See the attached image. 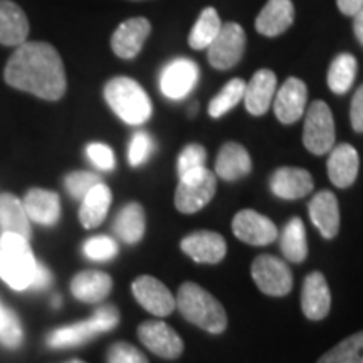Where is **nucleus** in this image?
Listing matches in <instances>:
<instances>
[{"label":"nucleus","instance_id":"obj_40","mask_svg":"<svg viewBox=\"0 0 363 363\" xmlns=\"http://www.w3.org/2000/svg\"><path fill=\"white\" fill-rule=\"evenodd\" d=\"M108 363H148L147 357L143 355L133 345L118 342L111 345L106 355Z\"/></svg>","mask_w":363,"mask_h":363},{"label":"nucleus","instance_id":"obj_27","mask_svg":"<svg viewBox=\"0 0 363 363\" xmlns=\"http://www.w3.org/2000/svg\"><path fill=\"white\" fill-rule=\"evenodd\" d=\"M111 190L106 185L98 184L89 190L83 199L79 208V220L86 229H94L106 219L108 211L111 206Z\"/></svg>","mask_w":363,"mask_h":363},{"label":"nucleus","instance_id":"obj_36","mask_svg":"<svg viewBox=\"0 0 363 363\" xmlns=\"http://www.w3.org/2000/svg\"><path fill=\"white\" fill-rule=\"evenodd\" d=\"M155 152V140L147 131H138L131 136L128 147V162L131 167H142Z\"/></svg>","mask_w":363,"mask_h":363},{"label":"nucleus","instance_id":"obj_4","mask_svg":"<svg viewBox=\"0 0 363 363\" xmlns=\"http://www.w3.org/2000/svg\"><path fill=\"white\" fill-rule=\"evenodd\" d=\"M35 261L33 249L26 238L4 233L0 238V278L17 291H24L33 283Z\"/></svg>","mask_w":363,"mask_h":363},{"label":"nucleus","instance_id":"obj_26","mask_svg":"<svg viewBox=\"0 0 363 363\" xmlns=\"http://www.w3.org/2000/svg\"><path fill=\"white\" fill-rule=\"evenodd\" d=\"M113 288L110 274L103 271H83L71 281V293L83 303H99Z\"/></svg>","mask_w":363,"mask_h":363},{"label":"nucleus","instance_id":"obj_28","mask_svg":"<svg viewBox=\"0 0 363 363\" xmlns=\"http://www.w3.org/2000/svg\"><path fill=\"white\" fill-rule=\"evenodd\" d=\"M147 219H145V211L138 202H130L118 212L115 224V234L126 244L140 242L145 234Z\"/></svg>","mask_w":363,"mask_h":363},{"label":"nucleus","instance_id":"obj_25","mask_svg":"<svg viewBox=\"0 0 363 363\" xmlns=\"http://www.w3.org/2000/svg\"><path fill=\"white\" fill-rule=\"evenodd\" d=\"M251 169V157L242 145L230 142L220 148L216 160V177L225 182H234L246 177Z\"/></svg>","mask_w":363,"mask_h":363},{"label":"nucleus","instance_id":"obj_18","mask_svg":"<svg viewBox=\"0 0 363 363\" xmlns=\"http://www.w3.org/2000/svg\"><path fill=\"white\" fill-rule=\"evenodd\" d=\"M331 306V294L326 278L321 272H311L306 276L301 291V308L306 318L320 321L328 316Z\"/></svg>","mask_w":363,"mask_h":363},{"label":"nucleus","instance_id":"obj_34","mask_svg":"<svg viewBox=\"0 0 363 363\" xmlns=\"http://www.w3.org/2000/svg\"><path fill=\"white\" fill-rule=\"evenodd\" d=\"M316 363H363V331L345 338Z\"/></svg>","mask_w":363,"mask_h":363},{"label":"nucleus","instance_id":"obj_21","mask_svg":"<svg viewBox=\"0 0 363 363\" xmlns=\"http://www.w3.org/2000/svg\"><path fill=\"white\" fill-rule=\"evenodd\" d=\"M328 175L333 185L340 189H348L357 180L360 169V157L352 145L342 143L330 150Z\"/></svg>","mask_w":363,"mask_h":363},{"label":"nucleus","instance_id":"obj_1","mask_svg":"<svg viewBox=\"0 0 363 363\" xmlns=\"http://www.w3.org/2000/svg\"><path fill=\"white\" fill-rule=\"evenodd\" d=\"M6 83L45 101L65 96L67 81L62 59L48 43H24L9 59Z\"/></svg>","mask_w":363,"mask_h":363},{"label":"nucleus","instance_id":"obj_39","mask_svg":"<svg viewBox=\"0 0 363 363\" xmlns=\"http://www.w3.org/2000/svg\"><path fill=\"white\" fill-rule=\"evenodd\" d=\"M207 162V152L201 145L192 143L187 145L177 160V170H179V177L189 174V172L203 169Z\"/></svg>","mask_w":363,"mask_h":363},{"label":"nucleus","instance_id":"obj_16","mask_svg":"<svg viewBox=\"0 0 363 363\" xmlns=\"http://www.w3.org/2000/svg\"><path fill=\"white\" fill-rule=\"evenodd\" d=\"M182 251L202 264H217L224 259L227 252L225 239L212 230H197L182 239Z\"/></svg>","mask_w":363,"mask_h":363},{"label":"nucleus","instance_id":"obj_10","mask_svg":"<svg viewBox=\"0 0 363 363\" xmlns=\"http://www.w3.org/2000/svg\"><path fill=\"white\" fill-rule=\"evenodd\" d=\"M199 76H201V72H199V66L194 61L187 57H177L160 72L162 94L165 98L174 99V101L184 99L189 96V93H192Z\"/></svg>","mask_w":363,"mask_h":363},{"label":"nucleus","instance_id":"obj_49","mask_svg":"<svg viewBox=\"0 0 363 363\" xmlns=\"http://www.w3.org/2000/svg\"><path fill=\"white\" fill-rule=\"evenodd\" d=\"M66 363H86V362H81V360H71V362H66Z\"/></svg>","mask_w":363,"mask_h":363},{"label":"nucleus","instance_id":"obj_11","mask_svg":"<svg viewBox=\"0 0 363 363\" xmlns=\"http://www.w3.org/2000/svg\"><path fill=\"white\" fill-rule=\"evenodd\" d=\"M138 338L150 352L167 360H175L184 352L179 333L163 321H145L138 326Z\"/></svg>","mask_w":363,"mask_h":363},{"label":"nucleus","instance_id":"obj_20","mask_svg":"<svg viewBox=\"0 0 363 363\" xmlns=\"http://www.w3.org/2000/svg\"><path fill=\"white\" fill-rule=\"evenodd\" d=\"M276 86H278V78L271 69L254 72L251 81L246 84V93L242 99L246 110L254 116L264 115L276 94Z\"/></svg>","mask_w":363,"mask_h":363},{"label":"nucleus","instance_id":"obj_38","mask_svg":"<svg viewBox=\"0 0 363 363\" xmlns=\"http://www.w3.org/2000/svg\"><path fill=\"white\" fill-rule=\"evenodd\" d=\"M22 338H24V333H22L19 318L12 310L6 308L0 320V342L7 348H17L22 343Z\"/></svg>","mask_w":363,"mask_h":363},{"label":"nucleus","instance_id":"obj_47","mask_svg":"<svg viewBox=\"0 0 363 363\" xmlns=\"http://www.w3.org/2000/svg\"><path fill=\"white\" fill-rule=\"evenodd\" d=\"M197 108H199V104H197V103L190 104V110H189V115H195V113H197Z\"/></svg>","mask_w":363,"mask_h":363},{"label":"nucleus","instance_id":"obj_37","mask_svg":"<svg viewBox=\"0 0 363 363\" xmlns=\"http://www.w3.org/2000/svg\"><path fill=\"white\" fill-rule=\"evenodd\" d=\"M101 184V179L91 172H72L65 179L66 190L76 201H83L94 185Z\"/></svg>","mask_w":363,"mask_h":363},{"label":"nucleus","instance_id":"obj_23","mask_svg":"<svg viewBox=\"0 0 363 363\" xmlns=\"http://www.w3.org/2000/svg\"><path fill=\"white\" fill-rule=\"evenodd\" d=\"M294 6L291 0H267L256 19V30L266 38L286 33L293 26Z\"/></svg>","mask_w":363,"mask_h":363},{"label":"nucleus","instance_id":"obj_12","mask_svg":"<svg viewBox=\"0 0 363 363\" xmlns=\"http://www.w3.org/2000/svg\"><path fill=\"white\" fill-rule=\"evenodd\" d=\"M133 296L145 310L155 316H169L177 308L175 296L162 281L152 276H140L131 284Z\"/></svg>","mask_w":363,"mask_h":363},{"label":"nucleus","instance_id":"obj_19","mask_svg":"<svg viewBox=\"0 0 363 363\" xmlns=\"http://www.w3.org/2000/svg\"><path fill=\"white\" fill-rule=\"evenodd\" d=\"M310 219L325 239H333L340 230V207L337 195L321 190L308 203Z\"/></svg>","mask_w":363,"mask_h":363},{"label":"nucleus","instance_id":"obj_22","mask_svg":"<svg viewBox=\"0 0 363 363\" xmlns=\"http://www.w3.org/2000/svg\"><path fill=\"white\" fill-rule=\"evenodd\" d=\"M22 203H24L29 220H34L35 224L52 227L61 217V201H59V195L51 190L30 189Z\"/></svg>","mask_w":363,"mask_h":363},{"label":"nucleus","instance_id":"obj_13","mask_svg":"<svg viewBox=\"0 0 363 363\" xmlns=\"http://www.w3.org/2000/svg\"><path fill=\"white\" fill-rule=\"evenodd\" d=\"M235 238L251 246H267L278 239V227L256 211H240L233 220Z\"/></svg>","mask_w":363,"mask_h":363},{"label":"nucleus","instance_id":"obj_43","mask_svg":"<svg viewBox=\"0 0 363 363\" xmlns=\"http://www.w3.org/2000/svg\"><path fill=\"white\" fill-rule=\"evenodd\" d=\"M51 283H52V274L49 272L48 267H45L44 264H39V262H38V267H35V272H34L33 283H30V288L35 289V291H40V289L49 288Z\"/></svg>","mask_w":363,"mask_h":363},{"label":"nucleus","instance_id":"obj_32","mask_svg":"<svg viewBox=\"0 0 363 363\" xmlns=\"http://www.w3.org/2000/svg\"><path fill=\"white\" fill-rule=\"evenodd\" d=\"M357 59L352 54L343 52L333 59L328 69V86L335 94H345L350 91L357 76Z\"/></svg>","mask_w":363,"mask_h":363},{"label":"nucleus","instance_id":"obj_41","mask_svg":"<svg viewBox=\"0 0 363 363\" xmlns=\"http://www.w3.org/2000/svg\"><path fill=\"white\" fill-rule=\"evenodd\" d=\"M86 155H88L91 163L101 172H111L116 165L115 153L104 143H89L86 147Z\"/></svg>","mask_w":363,"mask_h":363},{"label":"nucleus","instance_id":"obj_2","mask_svg":"<svg viewBox=\"0 0 363 363\" xmlns=\"http://www.w3.org/2000/svg\"><path fill=\"white\" fill-rule=\"evenodd\" d=\"M175 305L182 316L199 328L212 335H219L227 326L225 310L211 293L197 283H184L175 298Z\"/></svg>","mask_w":363,"mask_h":363},{"label":"nucleus","instance_id":"obj_17","mask_svg":"<svg viewBox=\"0 0 363 363\" xmlns=\"http://www.w3.org/2000/svg\"><path fill=\"white\" fill-rule=\"evenodd\" d=\"M271 192L276 197L284 199V201H296V199L306 197L313 192V177L305 169H296V167H283L271 175L269 180Z\"/></svg>","mask_w":363,"mask_h":363},{"label":"nucleus","instance_id":"obj_6","mask_svg":"<svg viewBox=\"0 0 363 363\" xmlns=\"http://www.w3.org/2000/svg\"><path fill=\"white\" fill-rule=\"evenodd\" d=\"M217 190V177L203 169L180 175L175 190V207L182 214H195L212 201Z\"/></svg>","mask_w":363,"mask_h":363},{"label":"nucleus","instance_id":"obj_33","mask_svg":"<svg viewBox=\"0 0 363 363\" xmlns=\"http://www.w3.org/2000/svg\"><path fill=\"white\" fill-rule=\"evenodd\" d=\"M244 93H246V83L240 78L230 79L208 103V115L212 118L224 116L242 101Z\"/></svg>","mask_w":363,"mask_h":363},{"label":"nucleus","instance_id":"obj_24","mask_svg":"<svg viewBox=\"0 0 363 363\" xmlns=\"http://www.w3.org/2000/svg\"><path fill=\"white\" fill-rule=\"evenodd\" d=\"M29 35V21L17 4L0 0V44L22 45Z\"/></svg>","mask_w":363,"mask_h":363},{"label":"nucleus","instance_id":"obj_45","mask_svg":"<svg viewBox=\"0 0 363 363\" xmlns=\"http://www.w3.org/2000/svg\"><path fill=\"white\" fill-rule=\"evenodd\" d=\"M353 30H355L357 39L360 40V44L363 45V9L353 16Z\"/></svg>","mask_w":363,"mask_h":363},{"label":"nucleus","instance_id":"obj_42","mask_svg":"<svg viewBox=\"0 0 363 363\" xmlns=\"http://www.w3.org/2000/svg\"><path fill=\"white\" fill-rule=\"evenodd\" d=\"M352 126L357 133H363V84L353 94L352 108H350Z\"/></svg>","mask_w":363,"mask_h":363},{"label":"nucleus","instance_id":"obj_48","mask_svg":"<svg viewBox=\"0 0 363 363\" xmlns=\"http://www.w3.org/2000/svg\"><path fill=\"white\" fill-rule=\"evenodd\" d=\"M4 311H6V306H4L2 303H0V320H2V316H4Z\"/></svg>","mask_w":363,"mask_h":363},{"label":"nucleus","instance_id":"obj_31","mask_svg":"<svg viewBox=\"0 0 363 363\" xmlns=\"http://www.w3.org/2000/svg\"><path fill=\"white\" fill-rule=\"evenodd\" d=\"M281 251L286 259L291 262H303L308 256V240L305 224L299 217H293L286 224L281 234Z\"/></svg>","mask_w":363,"mask_h":363},{"label":"nucleus","instance_id":"obj_5","mask_svg":"<svg viewBox=\"0 0 363 363\" xmlns=\"http://www.w3.org/2000/svg\"><path fill=\"white\" fill-rule=\"evenodd\" d=\"M118 323H120V313L115 306H99L89 320L61 326V328L51 331L48 335V347L56 348V350L79 347V345H84L89 340L96 338L98 335L116 328Z\"/></svg>","mask_w":363,"mask_h":363},{"label":"nucleus","instance_id":"obj_8","mask_svg":"<svg viewBox=\"0 0 363 363\" xmlns=\"http://www.w3.org/2000/svg\"><path fill=\"white\" fill-rule=\"evenodd\" d=\"M252 279L267 296H286L293 288V274L288 264L271 254H261L252 262Z\"/></svg>","mask_w":363,"mask_h":363},{"label":"nucleus","instance_id":"obj_29","mask_svg":"<svg viewBox=\"0 0 363 363\" xmlns=\"http://www.w3.org/2000/svg\"><path fill=\"white\" fill-rule=\"evenodd\" d=\"M0 229L26 239L30 238V222L24 203L12 194H0Z\"/></svg>","mask_w":363,"mask_h":363},{"label":"nucleus","instance_id":"obj_7","mask_svg":"<svg viewBox=\"0 0 363 363\" xmlns=\"http://www.w3.org/2000/svg\"><path fill=\"white\" fill-rule=\"evenodd\" d=\"M303 143L308 152L325 155L335 147V121L330 106L325 101H315L308 106Z\"/></svg>","mask_w":363,"mask_h":363},{"label":"nucleus","instance_id":"obj_14","mask_svg":"<svg viewBox=\"0 0 363 363\" xmlns=\"http://www.w3.org/2000/svg\"><path fill=\"white\" fill-rule=\"evenodd\" d=\"M152 33V24L145 17H133L121 22L111 35V49L118 57L133 59L142 51L145 40Z\"/></svg>","mask_w":363,"mask_h":363},{"label":"nucleus","instance_id":"obj_30","mask_svg":"<svg viewBox=\"0 0 363 363\" xmlns=\"http://www.w3.org/2000/svg\"><path fill=\"white\" fill-rule=\"evenodd\" d=\"M222 29V22L219 13L214 7L203 9L195 22L194 29L190 30L189 45L195 51H203L208 45L214 43V39L219 35Z\"/></svg>","mask_w":363,"mask_h":363},{"label":"nucleus","instance_id":"obj_9","mask_svg":"<svg viewBox=\"0 0 363 363\" xmlns=\"http://www.w3.org/2000/svg\"><path fill=\"white\" fill-rule=\"evenodd\" d=\"M246 51V33L238 22L222 24V29L214 43L207 48L208 62L212 67L227 71L242 59Z\"/></svg>","mask_w":363,"mask_h":363},{"label":"nucleus","instance_id":"obj_44","mask_svg":"<svg viewBox=\"0 0 363 363\" xmlns=\"http://www.w3.org/2000/svg\"><path fill=\"white\" fill-rule=\"evenodd\" d=\"M337 6L345 16L353 17L363 9V0H337Z\"/></svg>","mask_w":363,"mask_h":363},{"label":"nucleus","instance_id":"obj_3","mask_svg":"<svg viewBox=\"0 0 363 363\" xmlns=\"http://www.w3.org/2000/svg\"><path fill=\"white\" fill-rule=\"evenodd\" d=\"M104 99L115 115L126 125L138 126L153 113L152 99L142 86L126 76L113 78L104 86Z\"/></svg>","mask_w":363,"mask_h":363},{"label":"nucleus","instance_id":"obj_46","mask_svg":"<svg viewBox=\"0 0 363 363\" xmlns=\"http://www.w3.org/2000/svg\"><path fill=\"white\" fill-rule=\"evenodd\" d=\"M51 303H52L54 308H59V306H61V296H59V294H56V296L52 298Z\"/></svg>","mask_w":363,"mask_h":363},{"label":"nucleus","instance_id":"obj_35","mask_svg":"<svg viewBox=\"0 0 363 363\" xmlns=\"http://www.w3.org/2000/svg\"><path fill=\"white\" fill-rule=\"evenodd\" d=\"M83 252L91 261H111L118 254V244L108 235H96V238H89L83 244Z\"/></svg>","mask_w":363,"mask_h":363},{"label":"nucleus","instance_id":"obj_15","mask_svg":"<svg viewBox=\"0 0 363 363\" xmlns=\"http://www.w3.org/2000/svg\"><path fill=\"white\" fill-rule=\"evenodd\" d=\"M308 88L301 79L289 78L276 91L274 113L283 125H291L305 115Z\"/></svg>","mask_w":363,"mask_h":363}]
</instances>
